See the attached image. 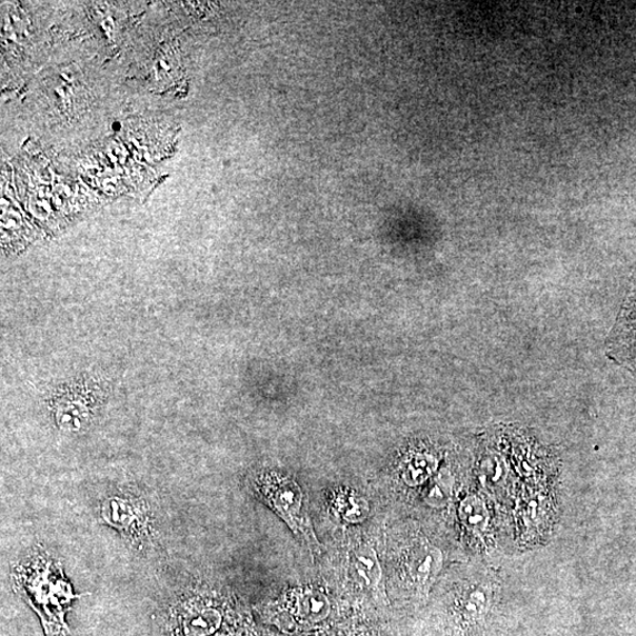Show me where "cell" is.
<instances>
[{
    "label": "cell",
    "instance_id": "7a4b0ae2",
    "mask_svg": "<svg viewBox=\"0 0 636 636\" xmlns=\"http://www.w3.org/2000/svg\"><path fill=\"white\" fill-rule=\"evenodd\" d=\"M223 612L196 586H181L153 616V636H212L222 628Z\"/></svg>",
    "mask_w": 636,
    "mask_h": 636
},
{
    "label": "cell",
    "instance_id": "6da1fadb",
    "mask_svg": "<svg viewBox=\"0 0 636 636\" xmlns=\"http://www.w3.org/2000/svg\"><path fill=\"white\" fill-rule=\"evenodd\" d=\"M98 516L135 551L146 554L158 540L156 513L148 496L135 487H117L105 494Z\"/></svg>",
    "mask_w": 636,
    "mask_h": 636
},
{
    "label": "cell",
    "instance_id": "8992f818",
    "mask_svg": "<svg viewBox=\"0 0 636 636\" xmlns=\"http://www.w3.org/2000/svg\"><path fill=\"white\" fill-rule=\"evenodd\" d=\"M329 613L330 603L321 592L308 590L298 600V615L304 622L320 623L327 619Z\"/></svg>",
    "mask_w": 636,
    "mask_h": 636
},
{
    "label": "cell",
    "instance_id": "30bf717a",
    "mask_svg": "<svg viewBox=\"0 0 636 636\" xmlns=\"http://www.w3.org/2000/svg\"><path fill=\"white\" fill-rule=\"evenodd\" d=\"M434 463L427 456L416 457L409 463L404 471V479L409 486H419L424 484L433 474Z\"/></svg>",
    "mask_w": 636,
    "mask_h": 636
},
{
    "label": "cell",
    "instance_id": "9c48e42d",
    "mask_svg": "<svg viewBox=\"0 0 636 636\" xmlns=\"http://www.w3.org/2000/svg\"><path fill=\"white\" fill-rule=\"evenodd\" d=\"M440 553L434 548L424 550L423 554L411 563V574L416 582L425 583L431 576L440 560Z\"/></svg>",
    "mask_w": 636,
    "mask_h": 636
},
{
    "label": "cell",
    "instance_id": "5b68a950",
    "mask_svg": "<svg viewBox=\"0 0 636 636\" xmlns=\"http://www.w3.org/2000/svg\"><path fill=\"white\" fill-rule=\"evenodd\" d=\"M351 572L355 582L367 587H374L382 579L380 562L375 550L366 546L352 555Z\"/></svg>",
    "mask_w": 636,
    "mask_h": 636
},
{
    "label": "cell",
    "instance_id": "3957f363",
    "mask_svg": "<svg viewBox=\"0 0 636 636\" xmlns=\"http://www.w3.org/2000/svg\"><path fill=\"white\" fill-rule=\"evenodd\" d=\"M11 576L13 587L21 590L36 609L44 606L50 613L49 605H52L53 610L61 615L64 606L74 598L63 567L42 547L32 549L27 558L19 562Z\"/></svg>",
    "mask_w": 636,
    "mask_h": 636
},
{
    "label": "cell",
    "instance_id": "8fae6325",
    "mask_svg": "<svg viewBox=\"0 0 636 636\" xmlns=\"http://www.w3.org/2000/svg\"><path fill=\"white\" fill-rule=\"evenodd\" d=\"M486 606V598L481 590H475L469 596L467 602V609L470 613L479 614Z\"/></svg>",
    "mask_w": 636,
    "mask_h": 636
},
{
    "label": "cell",
    "instance_id": "ba28073f",
    "mask_svg": "<svg viewBox=\"0 0 636 636\" xmlns=\"http://www.w3.org/2000/svg\"><path fill=\"white\" fill-rule=\"evenodd\" d=\"M342 518L351 524L362 523L369 514L368 503L359 495H347L337 503Z\"/></svg>",
    "mask_w": 636,
    "mask_h": 636
},
{
    "label": "cell",
    "instance_id": "52a82bcc",
    "mask_svg": "<svg viewBox=\"0 0 636 636\" xmlns=\"http://www.w3.org/2000/svg\"><path fill=\"white\" fill-rule=\"evenodd\" d=\"M461 520L467 528L481 531L487 525V510L484 503L469 496L460 507Z\"/></svg>",
    "mask_w": 636,
    "mask_h": 636
},
{
    "label": "cell",
    "instance_id": "277c9868",
    "mask_svg": "<svg viewBox=\"0 0 636 636\" xmlns=\"http://www.w3.org/2000/svg\"><path fill=\"white\" fill-rule=\"evenodd\" d=\"M258 499L267 504L296 531L316 543L314 533L304 514V493L300 486L275 474H258L251 481Z\"/></svg>",
    "mask_w": 636,
    "mask_h": 636
}]
</instances>
